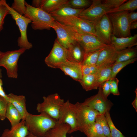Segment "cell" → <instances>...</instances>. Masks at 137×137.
Instances as JSON below:
<instances>
[{
	"label": "cell",
	"instance_id": "obj_1",
	"mask_svg": "<svg viewBox=\"0 0 137 137\" xmlns=\"http://www.w3.org/2000/svg\"><path fill=\"white\" fill-rule=\"evenodd\" d=\"M24 121L29 133L42 137H45L46 132L54 127L58 121L45 113L38 115L28 113Z\"/></svg>",
	"mask_w": 137,
	"mask_h": 137
},
{
	"label": "cell",
	"instance_id": "obj_2",
	"mask_svg": "<svg viewBox=\"0 0 137 137\" xmlns=\"http://www.w3.org/2000/svg\"><path fill=\"white\" fill-rule=\"evenodd\" d=\"M26 10L25 16L31 21L34 30H49L52 28L55 20L51 15L40 8L35 7L25 2Z\"/></svg>",
	"mask_w": 137,
	"mask_h": 137
},
{
	"label": "cell",
	"instance_id": "obj_3",
	"mask_svg": "<svg viewBox=\"0 0 137 137\" xmlns=\"http://www.w3.org/2000/svg\"><path fill=\"white\" fill-rule=\"evenodd\" d=\"M65 25L73 38L81 45L85 53L105 48L110 45L105 44L94 35L81 32L74 27Z\"/></svg>",
	"mask_w": 137,
	"mask_h": 137
},
{
	"label": "cell",
	"instance_id": "obj_4",
	"mask_svg": "<svg viewBox=\"0 0 137 137\" xmlns=\"http://www.w3.org/2000/svg\"><path fill=\"white\" fill-rule=\"evenodd\" d=\"M128 11L107 14L111 22L113 29L112 35L117 37L131 36L130 24L128 19Z\"/></svg>",
	"mask_w": 137,
	"mask_h": 137
},
{
	"label": "cell",
	"instance_id": "obj_5",
	"mask_svg": "<svg viewBox=\"0 0 137 137\" xmlns=\"http://www.w3.org/2000/svg\"><path fill=\"white\" fill-rule=\"evenodd\" d=\"M43 101L39 103L36 110L40 113H45L58 121L60 110L65 102L57 93L43 96Z\"/></svg>",
	"mask_w": 137,
	"mask_h": 137
},
{
	"label": "cell",
	"instance_id": "obj_6",
	"mask_svg": "<svg viewBox=\"0 0 137 137\" xmlns=\"http://www.w3.org/2000/svg\"><path fill=\"white\" fill-rule=\"evenodd\" d=\"M26 50L24 48L3 52L0 59V66L4 67L8 77L16 78L18 76V59L20 56Z\"/></svg>",
	"mask_w": 137,
	"mask_h": 137
},
{
	"label": "cell",
	"instance_id": "obj_7",
	"mask_svg": "<svg viewBox=\"0 0 137 137\" xmlns=\"http://www.w3.org/2000/svg\"><path fill=\"white\" fill-rule=\"evenodd\" d=\"M73 108L79 131L95 122L96 116L100 114L97 111L79 102L73 104Z\"/></svg>",
	"mask_w": 137,
	"mask_h": 137
},
{
	"label": "cell",
	"instance_id": "obj_8",
	"mask_svg": "<svg viewBox=\"0 0 137 137\" xmlns=\"http://www.w3.org/2000/svg\"><path fill=\"white\" fill-rule=\"evenodd\" d=\"M9 14L15 20L19 30L20 36L18 39V46L20 48H24L26 50L32 48V43L28 41L27 36V28L29 24L31 23V20L28 18L18 13L9 5Z\"/></svg>",
	"mask_w": 137,
	"mask_h": 137
},
{
	"label": "cell",
	"instance_id": "obj_9",
	"mask_svg": "<svg viewBox=\"0 0 137 137\" xmlns=\"http://www.w3.org/2000/svg\"><path fill=\"white\" fill-rule=\"evenodd\" d=\"M54 18L56 20L74 27L81 32L97 37L95 30V24L92 22L75 16Z\"/></svg>",
	"mask_w": 137,
	"mask_h": 137
},
{
	"label": "cell",
	"instance_id": "obj_10",
	"mask_svg": "<svg viewBox=\"0 0 137 137\" xmlns=\"http://www.w3.org/2000/svg\"><path fill=\"white\" fill-rule=\"evenodd\" d=\"M67 57V49L56 39L50 53L45 59V62L48 67L59 68L60 65L68 61Z\"/></svg>",
	"mask_w": 137,
	"mask_h": 137
},
{
	"label": "cell",
	"instance_id": "obj_11",
	"mask_svg": "<svg viewBox=\"0 0 137 137\" xmlns=\"http://www.w3.org/2000/svg\"><path fill=\"white\" fill-rule=\"evenodd\" d=\"M73 104L68 100L65 102L61 108L58 121L62 124H68L70 129L68 133L71 134L78 130L77 120L73 108Z\"/></svg>",
	"mask_w": 137,
	"mask_h": 137
},
{
	"label": "cell",
	"instance_id": "obj_12",
	"mask_svg": "<svg viewBox=\"0 0 137 137\" xmlns=\"http://www.w3.org/2000/svg\"><path fill=\"white\" fill-rule=\"evenodd\" d=\"M97 93L85 99L82 103L97 111L100 114H105L110 111L113 105L112 103L103 95L100 86Z\"/></svg>",
	"mask_w": 137,
	"mask_h": 137
},
{
	"label": "cell",
	"instance_id": "obj_13",
	"mask_svg": "<svg viewBox=\"0 0 137 137\" xmlns=\"http://www.w3.org/2000/svg\"><path fill=\"white\" fill-rule=\"evenodd\" d=\"M106 11L101 0H93L91 5L84 9L77 16L95 24L105 14Z\"/></svg>",
	"mask_w": 137,
	"mask_h": 137
},
{
	"label": "cell",
	"instance_id": "obj_14",
	"mask_svg": "<svg viewBox=\"0 0 137 137\" xmlns=\"http://www.w3.org/2000/svg\"><path fill=\"white\" fill-rule=\"evenodd\" d=\"M97 37L106 44L111 45V38L113 29L111 23L107 14L104 15L95 24Z\"/></svg>",
	"mask_w": 137,
	"mask_h": 137
},
{
	"label": "cell",
	"instance_id": "obj_15",
	"mask_svg": "<svg viewBox=\"0 0 137 137\" xmlns=\"http://www.w3.org/2000/svg\"><path fill=\"white\" fill-rule=\"evenodd\" d=\"M57 35V40L62 46L67 49L76 41L72 37L65 25L55 20L52 27Z\"/></svg>",
	"mask_w": 137,
	"mask_h": 137
},
{
	"label": "cell",
	"instance_id": "obj_16",
	"mask_svg": "<svg viewBox=\"0 0 137 137\" xmlns=\"http://www.w3.org/2000/svg\"><path fill=\"white\" fill-rule=\"evenodd\" d=\"M58 68L63 71L65 75L76 81L79 82L82 78V65L80 63L67 61L60 65Z\"/></svg>",
	"mask_w": 137,
	"mask_h": 137
},
{
	"label": "cell",
	"instance_id": "obj_17",
	"mask_svg": "<svg viewBox=\"0 0 137 137\" xmlns=\"http://www.w3.org/2000/svg\"><path fill=\"white\" fill-rule=\"evenodd\" d=\"M118 52L111 45L104 48L99 54L96 64L97 67L114 63Z\"/></svg>",
	"mask_w": 137,
	"mask_h": 137
},
{
	"label": "cell",
	"instance_id": "obj_18",
	"mask_svg": "<svg viewBox=\"0 0 137 137\" xmlns=\"http://www.w3.org/2000/svg\"><path fill=\"white\" fill-rule=\"evenodd\" d=\"M111 45L117 51L128 48H131L137 45V34L126 37H117L112 35Z\"/></svg>",
	"mask_w": 137,
	"mask_h": 137
},
{
	"label": "cell",
	"instance_id": "obj_19",
	"mask_svg": "<svg viewBox=\"0 0 137 137\" xmlns=\"http://www.w3.org/2000/svg\"><path fill=\"white\" fill-rule=\"evenodd\" d=\"M67 49V60L81 64L85 52L81 45L76 41Z\"/></svg>",
	"mask_w": 137,
	"mask_h": 137
},
{
	"label": "cell",
	"instance_id": "obj_20",
	"mask_svg": "<svg viewBox=\"0 0 137 137\" xmlns=\"http://www.w3.org/2000/svg\"><path fill=\"white\" fill-rule=\"evenodd\" d=\"M10 102L18 111L22 117V120L24 121L28 112L26 107V99L23 95H17L12 93L7 95Z\"/></svg>",
	"mask_w": 137,
	"mask_h": 137
},
{
	"label": "cell",
	"instance_id": "obj_21",
	"mask_svg": "<svg viewBox=\"0 0 137 137\" xmlns=\"http://www.w3.org/2000/svg\"><path fill=\"white\" fill-rule=\"evenodd\" d=\"M29 133L25 121L22 120L13 128L5 129L1 137H26Z\"/></svg>",
	"mask_w": 137,
	"mask_h": 137
},
{
	"label": "cell",
	"instance_id": "obj_22",
	"mask_svg": "<svg viewBox=\"0 0 137 137\" xmlns=\"http://www.w3.org/2000/svg\"><path fill=\"white\" fill-rule=\"evenodd\" d=\"M113 64L106 65L98 68L95 74L97 89L104 82L111 79L112 68Z\"/></svg>",
	"mask_w": 137,
	"mask_h": 137
},
{
	"label": "cell",
	"instance_id": "obj_23",
	"mask_svg": "<svg viewBox=\"0 0 137 137\" xmlns=\"http://www.w3.org/2000/svg\"><path fill=\"white\" fill-rule=\"evenodd\" d=\"M67 4L62 6L57 10L49 14L54 18L71 16H77L79 14L85 9H78L73 8L68 6Z\"/></svg>",
	"mask_w": 137,
	"mask_h": 137
},
{
	"label": "cell",
	"instance_id": "obj_24",
	"mask_svg": "<svg viewBox=\"0 0 137 137\" xmlns=\"http://www.w3.org/2000/svg\"><path fill=\"white\" fill-rule=\"evenodd\" d=\"M70 129V127L68 124L61 123L58 121L55 126L46 132L45 136L67 137L66 134Z\"/></svg>",
	"mask_w": 137,
	"mask_h": 137
},
{
	"label": "cell",
	"instance_id": "obj_25",
	"mask_svg": "<svg viewBox=\"0 0 137 137\" xmlns=\"http://www.w3.org/2000/svg\"><path fill=\"white\" fill-rule=\"evenodd\" d=\"M5 116L10 122L11 128L19 124L21 120H22V117L20 113L10 102L7 105Z\"/></svg>",
	"mask_w": 137,
	"mask_h": 137
},
{
	"label": "cell",
	"instance_id": "obj_26",
	"mask_svg": "<svg viewBox=\"0 0 137 137\" xmlns=\"http://www.w3.org/2000/svg\"><path fill=\"white\" fill-rule=\"evenodd\" d=\"M68 1L67 0H42L40 8L50 13L67 4Z\"/></svg>",
	"mask_w": 137,
	"mask_h": 137
},
{
	"label": "cell",
	"instance_id": "obj_27",
	"mask_svg": "<svg viewBox=\"0 0 137 137\" xmlns=\"http://www.w3.org/2000/svg\"><path fill=\"white\" fill-rule=\"evenodd\" d=\"M80 131L87 137H102L104 136L101 126L95 122Z\"/></svg>",
	"mask_w": 137,
	"mask_h": 137
},
{
	"label": "cell",
	"instance_id": "obj_28",
	"mask_svg": "<svg viewBox=\"0 0 137 137\" xmlns=\"http://www.w3.org/2000/svg\"><path fill=\"white\" fill-rule=\"evenodd\" d=\"M137 56L136 48H128L118 51L115 62L127 61L136 58Z\"/></svg>",
	"mask_w": 137,
	"mask_h": 137
},
{
	"label": "cell",
	"instance_id": "obj_29",
	"mask_svg": "<svg viewBox=\"0 0 137 137\" xmlns=\"http://www.w3.org/2000/svg\"><path fill=\"white\" fill-rule=\"evenodd\" d=\"M83 88L87 91L96 89L95 74L83 75L79 82Z\"/></svg>",
	"mask_w": 137,
	"mask_h": 137
},
{
	"label": "cell",
	"instance_id": "obj_30",
	"mask_svg": "<svg viewBox=\"0 0 137 137\" xmlns=\"http://www.w3.org/2000/svg\"><path fill=\"white\" fill-rule=\"evenodd\" d=\"M104 48L86 52L81 65H96L99 54Z\"/></svg>",
	"mask_w": 137,
	"mask_h": 137
},
{
	"label": "cell",
	"instance_id": "obj_31",
	"mask_svg": "<svg viewBox=\"0 0 137 137\" xmlns=\"http://www.w3.org/2000/svg\"><path fill=\"white\" fill-rule=\"evenodd\" d=\"M95 122L101 126L104 135L107 137H112L110 128L104 114H99L96 117Z\"/></svg>",
	"mask_w": 137,
	"mask_h": 137
},
{
	"label": "cell",
	"instance_id": "obj_32",
	"mask_svg": "<svg viewBox=\"0 0 137 137\" xmlns=\"http://www.w3.org/2000/svg\"><path fill=\"white\" fill-rule=\"evenodd\" d=\"M137 9V0H129L127 1L118 8L111 11L109 13L125 11H133Z\"/></svg>",
	"mask_w": 137,
	"mask_h": 137
},
{
	"label": "cell",
	"instance_id": "obj_33",
	"mask_svg": "<svg viewBox=\"0 0 137 137\" xmlns=\"http://www.w3.org/2000/svg\"><path fill=\"white\" fill-rule=\"evenodd\" d=\"M137 60L136 58L127 61L115 62L112 67L111 79L115 77L117 74L124 67L129 64L134 63Z\"/></svg>",
	"mask_w": 137,
	"mask_h": 137
},
{
	"label": "cell",
	"instance_id": "obj_34",
	"mask_svg": "<svg viewBox=\"0 0 137 137\" xmlns=\"http://www.w3.org/2000/svg\"><path fill=\"white\" fill-rule=\"evenodd\" d=\"M110 129L112 137H125L121 132L115 127L111 118L110 111L105 113Z\"/></svg>",
	"mask_w": 137,
	"mask_h": 137
},
{
	"label": "cell",
	"instance_id": "obj_35",
	"mask_svg": "<svg viewBox=\"0 0 137 137\" xmlns=\"http://www.w3.org/2000/svg\"><path fill=\"white\" fill-rule=\"evenodd\" d=\"M127 0H106L102 3L106 9L107 14L112 10L116 8L127 2Z\"/></svg>",
	"mask_w": 137,
	"mask_h": 137
},
{
	"label": "cell",
	"instance_id": "obj_36",
	"mask_svg": "<svg viewBox=\"0 0 137 137\" xmlns=\"http://www.w3.org/2000/svg\"><path fill=\"white\" fill-rule=\"evenodd\" d=\"M25 2L24 0H14L11 7L18 13L24 15L26 10Z\"/></svg>",
	"mask_w": 137,
	"mask_h": 137
},
{
	"label": "cell",
	"instance_id": "obj_37",
	"mask_svg": "<svg viewBox=\"0 0 137 137\" xmlns=\"http://www.w3.org/2000/svg\"><path fill=\"white\" fill-rule=\"evenodd\" d=\"M92 2L89 0H69L67 4L73 8L81 9L89 7Z\"/></svg>",
	"mask_w": 137,
	"mask_h": 137
},
{
	"label": "cell",
	"instance_id": "obj_38",
	"mask_svg": "<svg viewBox=\"0 0 137 137\" xmlns=\"http://www.w3.org/2000/svg\"><path fill=\"white\" fill-rule=\"evenodd\" d=\"M8 5L6 2L0 8V32L3 28L5 19L9 14Z\"/></svg>",
	"mask_w": 137,
	"mask_h": 137
},
{
	"label": "cell",
	"instance_id": "obj_39",
	"mask_svg": "<svg viewBox=\"0 0 137 137\" xmlns=\"http://www.w3.org/2000/svg\"><path fill=\"white\" fill-rule=\"evenodd\" d=\"M118 79L116 78L110 79V90L111 93L115 95H119L120 93L118 88Z\"/></svg>",
	"mask_w": 137,
	"mask_h": 137
},
{
	"label": "cell",
	"instance_id": "obj_40",
	"mask_svg": "<svg viewBox=\"0 0 137 137\" xmlns=\"http://www.w3.org/2000/svg\"><path fill=\"white\" fill-rule=\"evenodd\" d=\"M97 69L96 65H82L83 76L95 74Z\"/></svg>",
	"mask_w": 137,
	"mask_h": 137
},
{
	"label": "cell",
	"instance_id": "obj_41",
	"mask_svg": "<svg viewBox=\"0 0 137 137\" xmlns=\"http://www.w3.org/2000/svg\"><path fill=\"white\" fill-rule=\"evenodd\" d=\"M8 102L4 98L0 96V119L2 121L6 118V112Z\"/></svg>",
	"mask_w": 137,
	"mask_h": 137
},
{
	"label": "cell",
	"instance_id": "obj_42",
	"mask_svg": "<svg viewBox=\"0 0 137 137\" xmlns=\"http://www.w3.org/2000/svg\"><path fill=\"white\" fill-rule=\"evenodd\" d=\"M110 79L102 83L100 86L101 89L102 94L104 97L107 98L111 93L110 88Z\"/></svg>",
	"mask_w": 137,
	"mask_h": 137
},
{
	"label": "cell",
	"instance_id": "obj_43",
	"mask_svg": "<svg viewBox=\"0 0 137 137\" xmlns=\"http://www.w3.org/2000/svg\"><path fill=\"white\" fill-rule=\"evenodd\" d=\"M127 16L128 21L130 24L133 22L137 21V12L134 11H131L130 13H128Z\"/></svg>",
	"mask_w": 137,
	"mask_h": 137
},
{
	"label": "cell",
	"instance_id": "obj_44",
	"mask_svg": "<svg viewBox=\"0 0 137 137\" xmlns=\"http://www.w3.org/2000/svg\"><path fill=\"white\" fill-rule=\"evenodd\" d=\"M42 0H33L32 1V6L36 8H40Z\"/></svg>",
	"mask_w": 137,
	"mask_h": 137
},
{
	"label": "cell",
	"instance_id": "obj_45",
	"mask_svg": "<svg viewBox=\"0 0 137 137\" xmlns=\"http://www.w3.org/2000/svg\"><path fill=\"white\" fill-rule=\"evenodd\" d=\"M135 92V98L132 103V105L133 108L135 109L136 112H137V89L136 88Z\"/></svg>",
	"mask_w": 137,
	"mask_h": 137
},
{
	"label": "cell",
	"instance_id": "obj_46",
	"mask_svg": "<svg viewBox=\"0 0 137 137\" xmlns=\"http://www.w3.org/2000/svg\"><path fill=\"white\" fill-rule=\"evenodd\" d=\"M0 96L4 98L7 101L9 102V98L7 95L6 94L3 88L0 89Z\"/></svg>",
	"mask_w": 137,
	"mask_h": 137
},
{
	"label": "cell",
	"instance_id": "obj_47",
	"mask_svg": "<svg viewBox=\"0 0 137 137\" xmlns=\"http://www.w3.org/2000/svg\"><path fill=\"white\" fill-rule=\"evenodd\" d=\"M137 28V22L136 21L131 23L130 25V29L133 30Z\"/></svg>",
	"mask_w": 137,
	"mask_h": 137
},
{
	"label": "cell",
	"instance_id": "obj_48",
	"mask_svg": "<svg viewBox=\"0 0 137 137\" xmlns=\"http://www.w3.org/2000/svg\"><path fill=\"white\" fill-rule=\"evenodd\" d=\"M26 137H40V136H35L29 132L28 134L26 136ZM46 137L45 136V137Z\"/></svg>",
	"mask_w": 137,
	"mask_h": 137
},
{
	"label": "cell",
	"instance_id": "obj_49",
	"mask_svg": "<svg viewBox=\"0 0 137 137\" xmlns=\"http://www.w3.org/2000/svg\"><path fill=\"white\" fill-rule=\"evenodd\" d=\"M3 52L0 51V59L1 57V56L3 53ZM2 77V70L0 68V79H1Z\"/></svg>",
	"mask_w": 137,
	"mask_h": 137
},
{
	"label": "cell",
	"instance_id": "obj_50",
	"mask_svg": "<svg viewBox=\"0 0 137 137\" xmlns=\"http://www.w3.org/2000/svg\"><path fill=\"white\" fill-rule=\"evenodd\" d=\"M6 2L5 0H0V8Z\"/></svg>",
	"mask_w": 137,
	"mask_h": 137
},
{
	"label": "cell",
	"instance_id": "obj_51",
	"mask_svg": "<svg viewBox=\"0 0 137 137\" xmlns=\"http://www.w3.org/2000/svg\"><path fill=\"white\" fill-rule=\"evenodd\" d=\"M3 84V82L2 80L1 79H0V89L3 88L2 87Z\"/></svg>",
	"mask_w": 137,
	"mask_h": 137
},
{
	"label": "cell",
	"instance_id": "obj_52",
	"mask_svg": "<svg viewBox=\"0 0 137 137\" xmlns=\"http://www.w3.org/2000/svg\"><path fill=\"white\" fill-rule=\"evenodd\" d=\"M102 137H107L106 136H104Z\"/></svg>",
	"mask_w": 137,
	"mask_h": 137
}]
</instances>
